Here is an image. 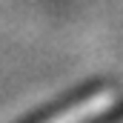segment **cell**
<instances>
[{"label": "cell", "instance_id": "6da1fadb", "mask_svg": "<svg viewBox=\"0 0 123 123\" xmlns=\"http://www.w3.org/2000/svg\"><path fill=\"white\" fill-rule=\"evenodd\" d=\"M103 106H109V92H94L89 97L72 100L69 106H63L57 115H49V117L34 120V123H86V120H92Z\"/></svg>", "mask_w": 123, "mask_h": 123}]
</instances>
